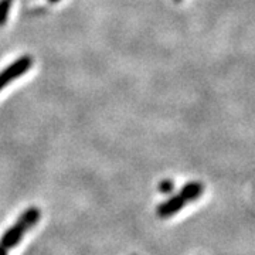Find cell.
I'll use <instances>...</instances> for the list:
<instances>
[{
  "instance_id": "cell-2",
  "label": "cell",
  "mask_w": 255,
  "mask_h": 255,
  "mask_svg": "<svg viewBox=\"0 0 255 255\" xmlns=\"http://www.w3.org/2000/svg\"><path fill=\"white\" fill-rule=\"evenodd\" d=\"M33 65V57L31 55H21L16 61L7 65L3 71H0V91L7 87L10 82L17 80L23 74H26Z\"/></svg>"
},
{
  "instance_id": "cell-7",
  "label": "cell",
  "mask_w": 255,
  "mask_h": 255,
  "mask_svg": "<svg viewBox=\"0 0 255 255\" xmlns=\"http://www.w3.org/2000/svg\"><path fill=\"white\" fill-rule=\"evenodd\" d=\"M0 255H9V251H7L6 248H3V247L0 246Z\"/></svg>"
},
{
  "instance_id": "cell-6",
  "label": "cell",
  "mask_w": 255,
  "mask_h": 255,
  "mask_svg": "<svg viewBox=\"0 0 255 255\" xmlns=\"http://www.w3.org/2000/svg\"><path fill=\"white\" fill-rule=\"evenodd\" d=\"M157 189H159V191H160L162 194H164V196H170L174 191V182L172 179H163V180H160Z\"/></svg>"
},
{
  "instance_id": "cell-4",
  "label": "cell",
  "mask_w": 255,
  "mask_h": 255,
  "mask_svg": "<svg viewBox=\"0 0 255 255\" xmlns=\"http://www.w3.org/2000/svg\"><path fill=\"white\" fill-rule=\"evenodd\" d=\"M203 191H204L203 183L193 180V182L183 184L182 189H180L179 193L182 194V197L187 201V203H191V201L199 200L201 196H203Z\"/></svg>"
},
{
  "instance_id": "cell-1",
  "label": "cell",
  "mask_w": 255,
  "mask_h": 255,
  "mask_svg": "<svg viewBox=\"0 0 255 255\" xmlns=\"http://www.w3.org/2000/svg\"><path fill=\"white\" fill-rule=\"evenodd\" d=\"M40 217H41V210L38 209V207H36V206L27 207L18 216V219L14 221V224H11L1 234L0 246L3 247V248H6L7 251L18 246L20 241L24 237V234L27 233L28 230H31L36 226Z\"/></svg>"
},
{
  "instance_id": "cell-8",
  "label": "cell",
  "mask_w": 255,
  "mask_h": 255,
  "mask_svg": "<svg viewBox=\"0 0 255 255\" xmlns=\"http://www.w3.org/2000/svg\"><path fill=\"white\" fill-rule=\"evenodd\" d=\"M48 1H50V3H58L60 0H48Z\"/></svg>"
},
{
  "instance_id": "cell-5",
  "label": "cell",
  "mask_w": 255,
  "mask_h": 255,
  "mask_svg": "<svg viewBox=\"0 0 255 255\" xmlns=\"http://www.w3.org/2000/svg\"><path fill=\"white\" fill-rule=\"evenodd\" d=\"M13 0H0V26H4L9 18Z\"/></svg>"
},
{
  "instance_id": "cell-9",
  "label": "cell",
  "mask_w": 255,
  "mask_h": 255,
  "mask_svg": "<svg viewBox=\"0 0 255 255\" xmlns=\"http://www.w3.org/2000/svg\"><path fill=\"white\" fill-rule=\"evenodd\" d=\"M174 1H176V3H180V1H182V0H174Z\"/></svg>"
},
{
  "instance_id": "cell-3",
  "label": "cell",
  "mask_w": 255,
  "mask_h": 255,
  "mask_svg": "<svg viewBox=\"0 0 255 255\" xmlns=\"http://www.w3.org/2000/svg\"><path fill=\"white\" fill-rule=\"evenodd\" d=\"M186 204H187V201L183 199L180 193L173 194V196L170 194V197L167 200H164L160 204H157L156 214L160 219H169V217H172L174 214H177L179 211H182Z\"/></svg>"
}]
</instances>
